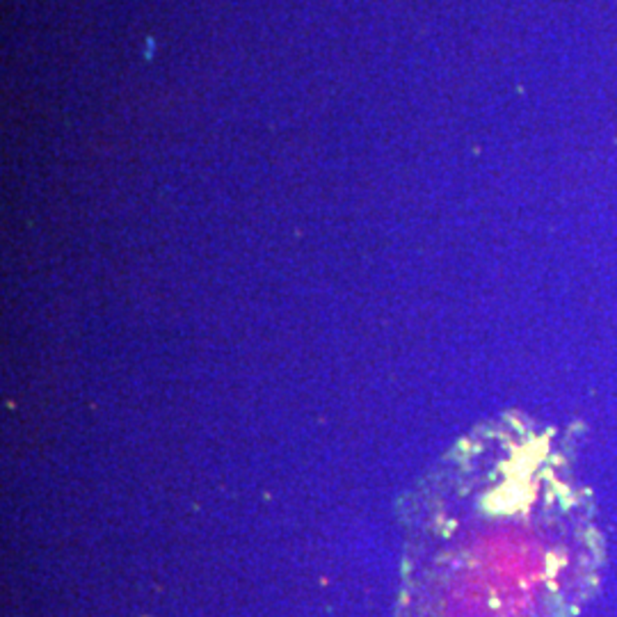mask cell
<instances>
[{
    "label": "cell",
    "instance_id": "6da1fadb",
    "mask_svg": "<svg viewBox=\"0 0 617 617\" xmlns=\"http://www.w3.org/2000/svg\"><path fill=\"white\" fill-rule=\"evenodd\" d=\"M606 542L567 430L503 414L439 462L411 506L403 617H576Z\"/></svg>",
    "mask_w": 617,
    "mask_h": 617
}]
</instances>
